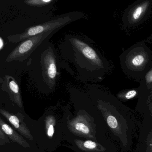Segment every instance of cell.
I'll use <instances>...</instances> for the list:
<instances>
[{
  "label": "cell",
  "mask_w": 152,
  "mask_h": 152,
  "mask_svg": "<svg viewBox=\"0 0 152 152\" xmlns=\"http://www.w3.org/2000/svg\"><path fill=\"white\" fill-rule=\"evenodd\" d=\"M5 46V42L2 37L0 38V50H2Z\"/></svg>",
  "instance_id": "cell-20"
},
{
  "label": "cell",
  "mask_w": 152,
  "mask_h": 152,
  "mask_svg": "<svg viewBox=\"0 0 152 152\" xmlns=\"http://www.w3.org/2000/svg\"><path fill=\"white\" fill-rule=\"evenodd\" d=\"M119 152V151H116V152Z\"/></svg>",
  "instance_id": "cell-21"
},
{
  "label": "cell",
  "mask_w": 152,
  "mask_h": 152,
  "mask_svg": "<svg viewBox=\"0 0 152 152\" xmlns=\"http://www.w3.org/2000/svg\"><path fill=\"white\" fill-rule=\"evenodd\" d=\"M140 83V84L138 87L139 90L143 89L152 83V64L144 75Z\"/></svg>",
  "instance_id": "cell-18"
},
{
  "label": "cell",
  "mask_w": 152,
  "mask_h": 152,
  "mask_svg": "<svg viewBox=\"0 0 152 152\" xmlns=\"http://www.w3.org/2000/svg\"><path fill=\"white\" fill-rule=\"evenodd\" d=\"M58 30L44 33L31 37L21 42L9 54L6 59L7 63L26 62L34 51L42 42L50 38L58 31Z\"/></svg>",
  "instance_id": "cell-7"
},
{
  "label": "cell",
  "mask_w": 152,
  "mask_h": 152,
  "mask_svg": "<svg viewBox=\"0 0 152 152\" xmlns=\"http://www.w3.org/2000/svg\"><path fill=\"white\" fill-rule=\"evenodd\" d=\"M9 137L5 132L0 129V145H3L7 143H10Z\"/></svg>",
  "instance_id": "cell-19"
},
{
  "label": "cell",
  "mask_w": 152,
  "mask_h": 152,
  "mask_svg": "<svg viewBox=\"0 0 152 152\" xmlns=\"http://www.w3.org/2000/svg\"><path fill=\"white\" fill-rule=\"evenodd\" d=\"M152 6V0H140L128 7L124 13V25L133 27L140 24L147 17Z\"/></svg>",
  "instance_id": "cell-8"
},
{
  "label": "cell",
  "mask_w": 152,
  "mask_h": 152,
  "mask_svg": "<svg viewBox=\"0 0 152 152\" xmlns=\"http://www.w3.org/2000/svg\"><path fill=\"white\" fill-rule=\"evenodd\" d=\"M140 91L138 88L122 91L117 93L116 97L121 101L126 102L128 100L138 97Z\"/></svg>",
  "instance_id": "cell-17"
},
{
  "label": "cell",
  "mask_w": 152,
  "mask_h": 152,
  "mask_svg": "<svg viewBox=\"0 0 152 152\" xmlns=\"http://www.w3.org/2000/svg\"><path fill=\"white\" fill-rule=\"evenodd\" d=\"M0 126L1 129L2 130L9 138L12 142L18 143L25 148L30 147L29 143L23 137L21 134H19L15 130L13 129L11 126L6 123L2 118H0Z\"/></svg>",
  "instance_id": "cell-15"
},
{
  "label": "cell",
  "mask_w": 152,
  "mask_h": 152,
  "mask_svg": "<svg viewBox=\"0 0 152 152\" xmlns=\"http://www.w3.org/2000/svg\"><path fill=\"white\" fill-rule=\"evenodd\" d=\"M120 60L124 74L140 82L152 64V51L145 42H137L122 53Z\"/></svg>",
  "instance_id": "cell-4"
},
{
  "label": "cell",
  "mask_w": 152,
  "mask_h": 152,
  "mask_svg": "<svg viewBox=\"0 0 152 152\" xmlns=\"http://www.w3.org/2000/svg\"><path fill=\"white\" fill-rule=\"evenodd\" d=\"M49 40L42 42L26 62V72L38 89L44 93L55 90L61 76V68L74 75Z\"/></svg>",
  "instance_id": "cell-3"
},
{
  "label": "cell",
  "mask_w": 152,
  "mask_h": 152,
  "mask_svg": "<svg viewBox=\"0 0 152 152\" xmlns=\"http://www.w3.org/2000/svg\"><path fill=\"white\" fill-rule=\"evenodd\" d=\"M1 88L7 92L10 100L16 104L20 108H23V102L20 91V80L15 74H5L1 78Z\"/></svg>",
  "instance_id": "cell-10"
},
{
  "label": "cell",
  "mask_w": 152,
  "mask_h": 152,
  "mask_svg": "<svg viewBox=\"0 0 152 152\" xmlns=\"http://www.w3.org/2000/svg\"><path fill=\"white\" fill-rule=\"evenodd\" d=\"M67 126L75 136L99 142L95 119L85 110H80L75 117L67 120Z\"/></svg>",
  "instance_id": "cell-6"
},
{
  "label": "cell",
  "mask_w": 152,
  "mask_h": 152,
  "mask_svg": "<svg viewBox=\"0 0 152 152\" xmlns=\"http://www.w3.org/2000/svg\"><path fill=\"white\" fill-rule=\"evenodd\" d=\"M84 15L80 11L69 12L64 15L53 17L46 22L32 25L21 33L12 34L7 39L10 43H20L24 40L44 33L60 30L69 24L83 19Z\"/></svg>",
  "instance_id": "cell-5"
},
{
  "label": "cell",
  "mask_w": 152,
  "mask_h": 152,
  "mask_svg": "<svg viewBox=\"0 0 152 152\" xmlns=\"http://www.w3.org/2000/svg\"><path fill=\"white\" fill-rule=\"evenodd\" d=\"M73 148L79 152H114L118 151L116 145L113 141L103 143L89 140H74Z\"/></svg>",
  "instance_id": "cell-12"
},
{
  "label": "cell",
  "mask_w": 152,
  "mask_h": 152,
  "mask_svg": "<svg viewBox=\"0 0 152 152\" xmlns=\"http://www.w3.org/2000/svg\"><path fill=\"white\" fill-rule=\"evenodd\" d=\"M56 0H25L15 3L20 10L31 16L41 17L48 15L56 2Z\"/></svg>",
  "instance_id": "cell-9"
},
{
  "label": "cell",
  "mask_w": 152,
  "mask_h": 152,
  "mask_svg": "<svg viewBox=\"0 0 152 152\" xmlns=\"http://www.w3.org/2000/svg\"><path fill=\"white\" fill-rule=\"evenodd\" d=\"M57 124V120L54 115H48L44 120L45 130L47 137L52 139L56 132V128Z\"/></svg>",
  "instance_id": "cell-16"
},
{
  "label": "cell",
  "mask_w": 152,
  "mask_h": 152,
  "mask_svg": "<svg viewBox=\"0 0 152 152\" xmlns=\"http://www.w3.org/2000/svg\"><path fill=\"white\" fill-rule=\"evenodd\" d=\"M59 49L62 58L74 66L77 79L82 82L101 81L109 72L108 61L87 36L65 34Z\"/></svg>",
  "instance_id": "cell-1"
},
{
  "label": "cell",
  "mask_w": 152,
  "mask_h": 152,
  "mask_svg": "<svg viewBox=\"0 0 152 152\" xmlns=\"http://www.w3.org/2000/svg\"><path fill=\"white\" fill-rule=\"evenodd\" d=\"M0 113L7 119L22 136L31 141L33 140V137L24 122L25 117L23 114L20 113H12L3 109H1Z\"/></svg>",
  "instance_id": "cell-13"
},
{
  "label": "cell",
  "mask_w": 152,
  "mask_h": 152,
  "mask_svg": "<svg viewBox=\"0 0 152 152\" xmlns=\"http://www.w3.org/2000/svg\"><path fill=\"white\" fill-rule=\"evenodd\" d=\"M96 107L102 115L111 138L116 142L122 152L131 149L133 140L140 124L135 112L123 104L116 97L109 92L98 90Z\"/></svg>",
  "instance_id": "cell-2"
},
{
  "label": "cell",
  "mask_w": 152,
  "mask_h": 152,
  "mask_svg": "<svg viewBox=\"0 0 152 152\" xmlns=\"http://www.w3.org/2000/svg\"><path fill=\"white\" fill-rule=\"evenodd\" d=\"M139 91L136 109L142 115H152V83Z\"/></svg>",
  "instance_id": "cell-14"
},
{
  "label": "cell",
  "mask_w": 152,
  "mask_h": 152,
  "mask_svg": "<svg viewBox=\"0 0 152 152\" xmlns=\"http://www.w3.org/2000/svg\"><path fill=\"white\" fill-rule=\"evenodd\" d=\"M139 129L137 152H152V115H142Z\"/></svg>",
  "instance_id": "cell-11"
}]
</instances>
